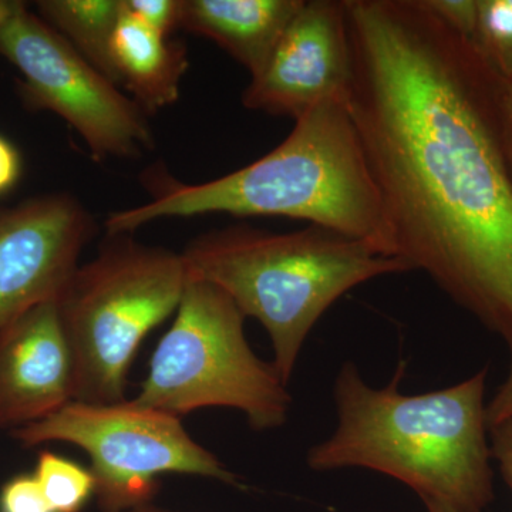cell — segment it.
Listing matches in <instances>:
<instances>
[{
  "instance_id": "obj_4",
  "label": "cell",
  "mask_w": 512,
  "mask_h": 512,
  "mask_svg": "<svg viewBox=\"0 0 512 512\" xmlns=\"http://www.w3.org/2000/svg\"><path fill=\"white\" fill-rule=\"evenodd\" d=\"M181 256L188 278L217 286L245 318L261 322L286 384L333 303L379 276L412 271L400 258L315 225L292 232L234 225L200 235Z\"/></svg>"
},
{
  "instance_id": "obj_15",
  "label": "cell",
  "mask_w": 512,
  "mask_h": 512,
  "mask_svg": "<svg viewBox=\"0 0 512 512\" xmlns=\"http://www.w3.org/2000/svg\"><path fill=\"white\" fill-rule=\"evenodd\" d=\"M33 474L53 512H80L96 494L92 470L50 451L39 454Z\"/></svg>"
},
{
  "instance_id": "obj_17",
  "label": "cell",
  "mask_w": 512,
  "mask_h": 512,
  "mask_svg": "<svg viewBox=\"0 0 512 512\" xmlns=\"http://www.w3.org/2000/svg\"><path fill=\"white\" fill-rule=\"evenodd\" d=\"M124 9L147 28L171 37L181 29L184 0H123Z\"/></svg>"
},
{
  "instance_id": "obj_10",
  "label": "cell",
  "mask_w": 512,
  "mask_h": 512,
  "mask_svg": "<svg viewBox=\"0 0 512 512\" xmlns=\"http://www.w3.org/2000/svg\"><path fill=\"white\" fill-rule=\"evenodd\" d=\"M350 79L345 0H303L264 70L242 93V104L298 120L322 101L346 99Z\"/></svg>"
},
{
  "instance_id": "obj_25",
  "label": "cell",
  "mask_w": 512,
  "mask_h": 512,
  "mask_svg": "<svg viewBox=\"0 0 512 512\" xmlns=\"http://www.w3.org/2000/svg\"><path fill=\"white\" fill-rule=\"evenodd\" d=\"M423 503L426 504L429 512H463L454 508L453 505L441 503V501L423 500Z\"/></svg>"
},
{
  "instance_id": "obj_2",
  "label": "cell",
  "mask_w": 512,
  "mask_h": 512,
  "mask_svg": "<svg viewBox=\"0 0 512 512\" xmlns=\"http://www.w3.org/2000/svg\"><path fill=\"white\" fill-rule=\"evenodd\" d=\"M153 180L150 201L111 212L107 235L131 234L167 218L286 217L397 258L382 198L342 97L322 101L303 114L271 153L234 173L202 184Z\"/></svg>"
},
{
  "instance_id": "obj_11",
  "label": "cell",
  "mask_w": 512,
  "mask_h": 512,
  "mask_svg": "<svg viewBox=\"0 0 512 512\" xmlns=\"http://www.w3.org/2000/svg\"><path fill=\"white\" fill-rule=\"evenodd\" d=\"M76 399L72 349L57 301L0 328V427L19 429Z\"/></svg>"
},
{
  "instance_id": "obj_26",
  "label": "cell",
  "mask_w": 512,
  "mask_h": 512,
  "mask_svg": "<svg viewBox=\"0 0 512 512\" xmlns=\"http://www.w3.org/2000/svg\"><path fill=\"white\" fill-rule=\"evenodd\" d=\"M113 512H173V511H167L163 510V508L154 507L153 504H143V505H137V507L133 508H127V510H121V511H113Z\"/></svg>"
},
{
  "instance_id": "obj_7",
  "label": "cell",
  "mask_w": 512,
  "mask_h": 512,
  "mask_svg": "<svg viewBox=\"0 0 512 512\" xmlns=\"http://www.w3.org/2000/svg\"><path fill=\"white\" fill-rule=\"evenodd\" d=\"M25 447L69 443L92 461L103 512L151 503L158 477L185 474L242 488L237 474L192 439L180 417L136 400L94 404L73 400L46 419L12 431Z\"/></svg>"
},
{
  "instance_id": "obj_20",
  "label": "cell",
  "mask_w": 512,
  "mask_h": 512,
  "mask_svg": "<svg viewBox=\"0 0 512 512\" xmlns=\"http://www.w3.org/2000/svg\"><path fill=\"white\" fill-rule=\"evenodd\" d=\"M23 174V158L19 148L0 134V197L19 184Z\"/></svg>"
},
{
  "instance_id": "obj_8",
  "label": "cell",
  "mask_w": 512,
  "mask_h": 512,
  "mask_svg": "<svg viewBox=\"0 0 512 512\" xmlns=\"http://www.w3.org/2000/svg\"><path fill=\"white\" fill-rule=\"evenodd\" d=\"M0 56L20 74L23 106L60 117L94 160H133L156 146L147 114L37 13L26 10L0 32Z\"/></svg>"
},
{
  "instance_id": "obj_6",
  "label": "cell",
  "mask_w": 512,
  "mask_h": 512,
  "mask_svg": "<svg viewBox=\"0 0 512 512\" xmlns=\"http://www.w3.org/2000/svg\"><path fill=\"white\" fill-rule=\"evenodd\" d=\"M245 315L217 286L188 278L171 328L151 356L136 402L181 417L227 407L258 431L284 426L292 397L272 363L255 355Z\"/></svg>"
},
{
  "instance_id": "obj_16",
  "label": "cell",
  "mask_w": 512,
  "mask_h": 512,
  "mask_svg": "<svg viewBox=\"0 0 512 512\" xmlns=\"http://www.w3.org/2000/svg\"><path fill=\"white\" fill-rule=\"evenodd\" d=\"M473 45L504 80H512V0H478Z\"/></svg>"
},
{
  "instance_id": "obj_18",
  "label": "cell",
  "mask_w": 512,
  "mask_h": 512,
  "mask_svg": "<svg viewBox=\"0 0 512 512\" xmlns=\"http://www.w3.org/2000/svg\"><path fill=\"white\" fill-rule=\"evenodd\" d=\"M0 512H53L35 474L10 478L0 491Z\"/></svg>"
},
{
  "instance_id": "obj_13",
  "label": "cell",
  "mask_w": 512,
  "mask_h": 512,
  "mask_svg": "<svg viewBox=\"0 0 512 512\" xmlns=\"http://www.w3.org/2000/svg\"><path fill=\"white\" fill-rule=\"evenodd\" d=\"M111 59L120 89H126L147 116L180 99L181 82L190 67L187 47L128 15L124 2Z\"/></svg>"
},
{
  "instance_id": "obj_19",
  "label": "cell",
  "mask_w": 512,
  "mask_h": 512,
  "mask_svg": "<svg viewBox=\"0 0 512 512\" xmlns=\"http://www.w3.org/2000/svg\"><path fill=\"white\" fill-rule=\"evenodd\" d=\"M458 35L473 43L478 18V0H424Z\"/></svg>"
},
{
  "instance_id": "obj_23",
  "label": "cell",
  "mask_w": 512,
  "mask_h": 512,
  "mask_svg": "<svg viewBox=\"0 0 512 512\" xmlns=\"http://www.w3.org/2000/svg\"><path fill=\"white\" fill-rule=\"evenodd\" d=\"M503 141L505 158L512 175V80L505 83L503 96Z\"/></svg>"
},
{
  "instance_id": "obj_14",
  "label": "cell",
  "mask_w": 512,
  "mask_h": 512,
  "mask_svg": "<svg viewBox=\"0 0 512 512\" xmlns=\"http://www.w3.org/2000/svg\"><path fill=\"white\" fill-rule=\"evenodd\" d=\"M36 9L79 55L119 86L111 42L123 13V0H40Z\"/></svg>"
},
{
  "instance_id": "obj_9",
  "label": "cell",
  "mask_w": 512,
  "mask_h": 512,
  "mask_svg": "<svg viewBox=\"0 0 512 512\" xmlns=\"http://www.w3.org/2000/svg\"><path fill=\"white\" fill-rule=\"evenodd\" d=\"M94 232L93 215L67 192L0 207V328L59 301Z\"/></svg>"
},
{
  "instance_id": "obj_21",
  "label": "cell",
  "mask_w": 512,
  "mask_h": 512,
  "mask_svg": "<svg viewBox=\"0 0 512 512\" xmlns=\"http://www.w3.org/2000/svg\"><path fill=\"white\" fill-rule=\"evenodd\" d=\"M491 457L497 461L501 476L512 491V420L491 427Z\"/></svg>"
},
{
  "instance_id": "obj_24",
  "label": "cell",
  "mask_w": 512,
  "mask_h": 512,
  "mask_svg": "<svg viewBox=\"0 0 512 512\" xmlns=\"http://www.w3.org/2000/svg\"><path fill=\"white\" fill-rule=\"evenodd\" d=\"M28 9V3L22 0H0V32Z\"/></svg>"
},
{
  "instance_id": "obj_1",
  "label": "cell",
  "mask_w": 512,
  "mask_h": 512,
  "mask_svg": "<svg viewBox=\"0 0 512 512\" xmlns=\"http://www.w3.org/2000/svg\"><path fill=\"white\" fill-rule=\"evenodd\" d=\"M346 104L392 229L512 353V175L504 80L424 0H345Z\"/></svg>"
},
{
  "instance_id": "obj_3",
  "label": "cell",
  "mask_w": 512,
  "mask_h": 512,
  "mask_svg": "<svg viewBox=\"0 0 512 512\" xmlns=\"http://www.w3.org/2000/svg\"><path fill=\"white\" fill-rule=\"evenodd\" d=\"M404 363L389 386L373 389L355 363L336 377L338 426L309 450L315 471L359 467L396 478L419 494L463 512H483L494 500L488 443L487 367L447 389L400 392Z\"/></svg>"
},
{
  "instance_id": "obj_12",
  "label": "cell",
  "mask_w": 512,
  "mask_h": 512,
  "mask_svg": "<svg viewBox=\"0 0 512 512\" xmlns=\"http://www.w3.org/2000/svg\"><path fill=\"white\" fill-rule=\"evenodd\" d=\"M303 0H184L181 29L207 37L252 77L264 70Z\"/></svg>"
},
{
  "instance_id": "obj_5",
  "label": "cell",
  "mask_w": 512,
  "mask_h": 512,
  "mask_svg": "<svg viewBox=\"0 0 512 512\" xmlns=\"http://www.w3.org/2000/svg\"><path fill=\"white\" fill-rule=\"evenodd\" d=\"M187 282L181 254L143 244L130 234L107 235L57 301L72 349L74 400H126L128 372L141 343L177 311Z\"/></svg>"
},
{
  "instance_id": "obj_22",
  "label": "cell",
  "mask_w": 512,
  "mask_h": 512,
  "mask_svg": "<svg viewBox=\"0 0 512 512\" xmlns=\"http://www.w3.org/2000/svg\"><path fill=\"white\" fill-rule=\"evenodd\" d=\"M512 420V365L507 379L487 406L488 430L504 421Z\"/></svg>"
}]
</instances>
